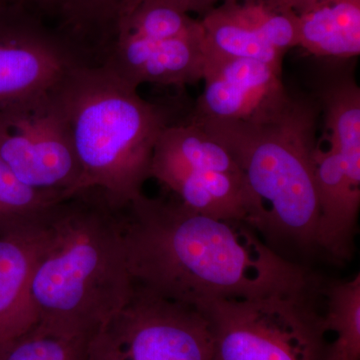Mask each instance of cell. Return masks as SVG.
Instances as JSON below:
<instances>
[{
  "label": "cell",
  "instance_id": "cell-5",
  "mask_svg": "<svg viewBox=\"0 0 360 360\" xmlns=\"http://www.w3.org/2000/svg\"><path fill=\"white\" fill-rule=\"evenodd\" d=\"M322 283L310 272L288 288L196 307L210 323L214 360H329Z\"/></svg>",
  "mask_w": 360,
  "mask_h": 360
},
{
  "label": "cell",
  "instance_id": "cell-20",
  "mask_svg": "<svg viewBox=\"0 0 360 360\" xmlns=\"http://www.w3.org/2000/svg\"><path fill=\"white\" fill-rule=\"evenodd\" d=\"M168 1L172 2L187 13H196L201 18L224 0H168Z\"/></svg>",
  "mask_w": 360,
  "mask_h": 360
},
{
  "label": "cell",
  "instance_id": "cell-12",
  "mask_svg": "<svg viewBox=\"0 0 360 360\" xmlns=\"http://www.w3.org/2000/svg\"><path fill=\"white\" fill-rule=\"evenodd\" d=\"M103 44L99 63L136 89L143 84L184 87L202 80L206 60L203 32L172 39L113 32Z\"/></svg>",
  "mask_w": 360,
  "mask_h": 360
},
{
  "label": "cell",
  "instance_id": "cell-14",
  "mask_svg": "<svg viewBox=\"0 0 360 360\" xmlns=\"http://www.w3.org/2000/svg\"><path fill=\"white\" fill-rule=\"evenodd\" d=\"M297 25V46L322 58L360 54V0H290Z\"/></svg>",
  "mask_w": 360,
  "mask_h": 360
},
{
  "label": "cell",
  "instance_id": "cell-2",
  "mask_svg": "<svg viewBox=\"0 0 360 360\" xmlns=\"http://www.w3.org/2000/svg\"><path fill=\"white\" fill-rule=\"evenodd\" d=\"M123 208L97 188L78 191L52 207L32 281L37 324L91 338L129 302L134 284Z\"/></svg>",
  "mask_w": 360,
  "mask_h": 360
},
{
  "label": "cell",
  "instance_id": "cell-3",
  "mask_svg": "<svg viewBox=\"0 0 360 360\" xmlns=\"http://www.w3.org/2000/svg\"><path fill=\"white\" fill-rule=\"evenodd\" d=\"M319 103L290 96L276 115L255 122H198L233 155L259 210V232L279 255L319 252L315 184Z\"/></svg>",
  "mask_w": 360,
  "mask_h": 360
},
{
  "label": "cell",
  "instance_id": "cell-21",
  "mask_svg": "<svg viewBox=\"0 0 360 360\" xmlns=\"http://www.w3.org/2000/svg\"><path fill=\"white\" fill-rule=\"evenodd\" d=\"M15 1L21 2L25 6L34 7L39 11H63L66 1L68 0H15Z\"/></svg>",
  "mask_w": 360,
  "mask_h": 360
},
{
  "label": "cell",
  "instance_id": "cell-17",
  "mask_svg": "<svg viewBox=\"0 0 360 360\" xmlns=\"http://www.w3.org/2000/svg\"><path fill=\"white\" fill-rule=\"evenodd\" d=\"M63 198L26 186L0 160V236L42 226Z\"/></svg>",
  "mask_w": 360,
  "mask_h": 360
},
{
  "label": "cell",
  "instance_id": "cell-22",
  "mask_svg": "<svg viewBox=\"0 0 360 360\" xmlns=\"http://www.w3.org/2000/svg\"><path fill=\"white\" fill-rule=\"evenodd\" d=\"M0 1H2V0H0Z\"/></svg>",
  "mask_w": 360,
  "mask_h": 360
},
{
  "label": "cell",
  "instance_id": "cell-1",
  "mask_svg": "<svg viewBox=\"0 0 360 360\" xmlns=\"http://www.w3.org/2000/svg\"><path fill=\"white\" fill-rule=\"evenodd\" d=\"M123 231L134 284L195 309L288 288L310 274L250 224L193 212L174 198L142 193L123 208Z\"/></svg>",
  "mask_w": 360,
  "mask_h": 360
},
{
  "label": "cell",
  "instance_id": "cell-7",
  "mask_svg": "<svg viewBox=\"0 0 360 360\" xmlns=\"http://www.w3.org/2000/svg\"><path fill=\"white\" fill-rule=\"evenodd\" d=\"M86 360H214L202 312L135 285L129 302L89 340Z\"/></svg>",
  "mask_w": 360,
  "mask_h": 360
},
{
  "label": "cell",
  "instance_id": "cell-11",
  "mask_svg": "<svg viewBox=\"0 0 360 360\" xmlns=\"http://www.w3.org/2000/svg\"><path fill=\"white\" fill-rule=\"evenodd\" d=\"M205 89L191 120L255 122L276 115L290 101L283 68L255 59L206 56Z\"/></svg>",
  "mask_w": 360,
  "mask_h": 360
},
{
  "label": "cell",
  "instance_id": "cell-6",
  "mask_svg": "<svg viewBox=\"0 0 360 360\" xmlns=\"http://www.w3.org/2000/svg\"><path fill=\"white\" fill-rule=\"evenodd\" d=\"M150 179L193 212L239 221H248L252 213V193L233 155L191 120L161 132Z\"/></svg>",
  "mask_w": 360,
  "mask_h": 360
},
{
  "label": "cell",
  "instance_id": "cell-13",
  "mask_svg": "<svg viewBox=\"0 0 360 360\" xmlns=\"http://www.w3.org/2000/svg\"><path fill=\"white\" fill-rule=\"evenodd\" d=\"M44 229V224L0 236V350L39 322L32 281Z\"/></svg>",
  "mask_w": 360,
  "mask_h": 360
},
{
  "label": "cell",
  "instance_id": "cell-9",
  "mask_svg": "<svg viewBox=\"0 0 360 360\" xmlns=\"http://www.w3.org/2000/svg\"><path fill=\"white\" fill-rule=\"evenodd\" d=\"M72 33L58 32L15 0L0 1V111L51 92L91 63Z\"/></svg>",
  "mask_w": 360,
  "mask_h": 360
},
{
  "label": "cell",
  "instance_id": "cell-19",
  "mask_svg": "<svg viewBox=\"0 0 360 360\" xmlns=\"http://www.w3.org/2000/svg\"><path fill=\"white\" fill-rule=\"evenodd\" d=\"M122 0H68L61 13L71 33L80 37L90 30H101L103 37L115 18Z\"/></svg>",
  "mask_w": 360,
  "mask_h": 360
},
{
  "label": "cell",
  "instance_id": "cell-18",
  "mask_svg": "<svg viewBox=\"0 0 360 360\" xmlns=\"http://www.w3.org/2000/svg\"><path fill=\"white\" fill-rule=\"evenodd\" d=\"M89 340L37 324L0 350V360H86Z\"/></svg>",
  "mask_w": 360,
  "mask_h": 360
},
{
  "label": "cell",
  "instance_id": "cell-4",
  "mask_svg": "<svg viewBox=\"0 0 360 360\" xmlns=\"http://www.w3.org/2000/svg\"><path fill=\"white\" fill-rule=\"evenodd\" d=\"M54 90L82 167L78 191L97 188L115 205H129L150 179L156 141L174 123L169 110L101 63L78 66Z\"/></svg>",
  "mask_w": 360,
  "mask_h": 360
},
{
  "label": "cell",
  "instance_id": "cell-8",
  "mask_svg": "<svg viewBox=\"0 0 360 360\" xmlns=\"http://www.w3.org/2000/svg\"><path fill=\"white\" fill-rule=\"evenodd\" d=\"M54 89L0 111V160L26 186L68 198L82 172Z\"/></svg>",
  "mask_w": 360,
  "mask_h": 360
},
{
  "label": "cell",
  "instance_id": "cell-15",
  "mask_svg": "<svg viewBox=\"0 0 360 360\" xmlns=\"http://www.w3.org/2000/svg\"><path fill=\"white\" fill-rule=\"evenodd\" d=\"M324 323L330 341L329 360H360V274L322 283Z\"/></svg>",
  "mask_w": 360,
  "mask_h": 360
},
{
  "label": "cell",
  "instance_id": "cell-10",
  "mask_svg": "<svg viewBox=\"0 0 360 360\" xmlns=\"http://www.w3.org/2000/svg\"><path fill=\"white\" fill-rule=\"evenodd\" d=\"M206 56L255 59L283 68L297 47V25L290 0H224L198 18Z\"/></svg>",
  "mask_w": 360,
  "mask_h": 360
},
{
  "label": "cell",
  "instance_id": "cell-16",
  "mask_svg": "<svg viewBox=\"0 0 360 360\" xmlns=\"http://www.w3.org/2000/svg\"><path fill=\"white\" fill-rule=\"evenodd\" d=\"M321 108L326 115L328 141L347 160L360 165V89L348 75L322 85Z\"/></svg>",
  "mask_w": 360,
  "mask_h": 360
}]
</instances>
